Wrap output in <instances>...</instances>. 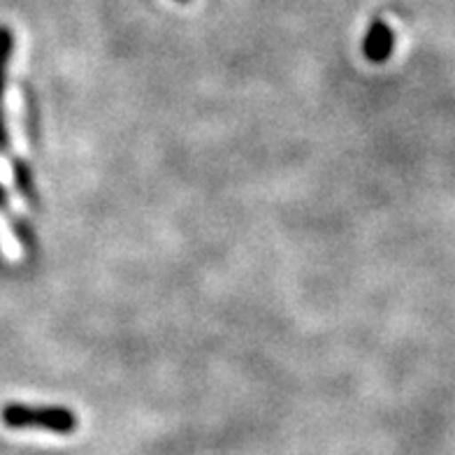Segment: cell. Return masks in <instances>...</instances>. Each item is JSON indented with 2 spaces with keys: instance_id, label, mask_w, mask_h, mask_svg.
<instances>
[{
  "instance_id": "1",
  "label": "cell",
  "mask_w": 455,
  "mask_h": 455,
  "mask_svg": "<svg viewBox=\"0 0 455 455\" xmlns=\"http://www.w3.org/2000/svg\"><path fill=\"white\" fill-rule=\"evenodd\" d=\"M3 423L12 430L24 427H44L54 435H70L77 430L79 419L66 407H26V404H7L3 409Z\"/></svg>"
},
{
  "instance_id": "4",
  "label": "cell",
  "mask_w": 455,
  "mask_h": 455,
  "mask_svg": "<svg viewBox=\"0 0 455 455\" xmlns=\"http://www.w3.org/2000/svg\"><path fill=\"white\" fill-rule=\"evenodd\" d=\"M17 181H19V186H21V188H24V193H28L30 191V180H28V170H26V165H21V163H19L17 165Z\"/></svg>"
},
{
  "instance_id": "2",
  "label": "cell",
  "mask_w": 455,
  "mask_h": 455,
  "mask_svg": "<svg viewBox=\"0 0 455 455\" xmlns=\"http://www.w3.org/2000/svg\"><path fill=\"white\" fill-rule=\"evenodd\" d=\"M393 49H395V33H393V28L388 24L377 19L370 26V30H367L363 52H365V56L371 63H386L388 56L393 54Z\"/></svg>"
},
{
  "instance_id": "5",
  "label": "cell",
  "mask_w": 455,
  "mask_h": 455,
  "mask_svg": "<svg viewBox=\"0 0 455 455\" xmlns=\"http://www.w3.org/2000/svg\"><path fill=\"white\" fill-rule=\"evenodd\" d=\"M7 204V198H5V193L0 191V207H5Z\"/></svg>"
},
{
  "instance_id": "3",
  "label": "cell",
  "mask_w": 455,
  "mask_h": 455,
  "mask_svg": "<svg viewBox=\"0 0 455 455\" xmlns=\"http://www.w3.org/2000/svg\"><path fill=\"white\" fill-rule=\"evenodd\" d=\"M12 33H10V28H3V26H0V96H3V89H5V75L7 66H10V56H12Z\"/></svg>"
}]
</instances>
